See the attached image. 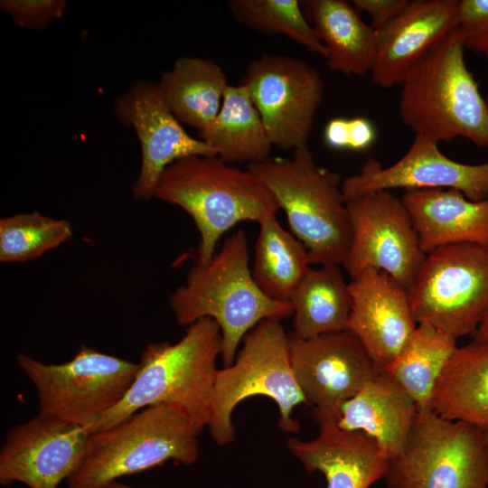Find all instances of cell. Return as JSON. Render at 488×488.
<instances>
[{
  "label": "cell",
  "instance_id": "obj_1",
  "mask_svg": "<svg viewBox=\"0 0 488 488\" xmlns=\"http://www.w3.org/2000/svg\"><path fill=\"white\" fill-rule=\"evenodd\" d=\"M222 339L211 318L187 326L176 343H152L140 354L137 372L123 399L86 430L99 432L114 427L148 406L172 403L190 416L200 435L208 426L212 401L217 359Z\"/></svg>",
  "mask_w": 488,
  "mask_h": 488
},
{
  "label": "cell",
  "instance_id": "obj_2",
  "mask_svg": "<svg viewBox=\"0 0 488 488\" xmlns=\"http://www.w3.org/2000/svg\"><path fill=\"white\" fill-rule=\"evenodd\" d=\"M169 305L180 325L187 327L205 317L218 324L224 366L233 362L238 347L258 323L293 315L289 302L269 298L255 282L242 230L229 237L208 263L192 267L185 282L170 296Z\"/></svg>",
  "mask_w": 488,
  "mask_h": 488
},
{
  "label": "cell",
  "instance_id": "obj_3",
  "mask_svg": "<svg viewBox=\"0 0 488 488\" xmlns=\"http://www.w3.org/2000/svg\"><path fill=\"white\" fill-rule=\"evenodd\" d=\"M465 51L457 27L415 63L400 84L399 115L415 136L437 144L464 137L488 148V104Z\"/></svg>",
  "mask_w": 488,
  "mask_h": 488
},
{
  "label": "cell",
  "instance_id": "obj_4",
  "mask_svg": "<svg viewBox=\"0 0 488 488\" xmlns=\"http://www.w3.org/2000/svg\"><path fill=\"white\" fill-rule=\"evenodd\" d=\"M155 197L182 208L200 233L195 264L208 263L225 232L244 221L258 223L280 209L269 189L249 170L213 155L180 158L162 173Z\"/></svg>",
  "mask_w": 488,
  "mask_h": 488
},
{
  "label": "cell",
  "instance_id": "obj_5",
  "mask_svg": "<svg viewBox=\"0 0 488 488\" xmlns=\"http://www.w3.org/2000/svg\"><path fill=\"white\" fill-rule=\"evenodd\" d=\"M247 169L273 193L312 265L344 263L351 225L337 173L318 165L308 146L295 150L290 158L269 157Z\"/></svg>",
  "mask_w": 488,
  "mask_h": 488
},
{
  "label": "cell",
  "instance_id": "obj_6",
  "mask_svg": "<svg viewBox=\"0 0 488 488\" xmlns=\"http://www.w3.org/2000/svg\"><path fill=\"white\" fill-rule=\"evenodd\" d=\"M198 436L182 407L148 406L110 428L89 434L84 458L65 483L68 488H92L168 460L192 465L199 455Z\"/></svg>",
  "mask_w": 488,
  "mask_h": 488
},
{
  "label": "cell",
  "instance_id": "obj_7",
  "mask_svg": "<svg viewBox=\"0 0 488 488\" xmlns=\"http://www.w3.org/2000/svg\"><path fill=\"white\" fill-rule=\"evenodd\" d=\"M289 344L280 321L263 320L246 334L233 362L218 369L207 427L219 446L234 440L232 412L239 402L254 396L275 401L280 429L286 433L299 431L300 425L292 413L305 400L294 376Z\"/></svg>",
  "mask_w": 488,
  "mask_h": 488
},
{
  "label": "cell",
  "instance_id": "obj_8",
  "mask_svg": "<svg viewBox=\"0 0 488 488\" xmlns=\"http://www.w3.org/2000/svg\"><path fill=\"white\" fill-rule=\"evenodd\" d=\"M16 361L36 390L39 413L86 429L123 399L138 369L137 362L87 345L60 364L23 352Z\"/></svg>",
  "mask_w": 488,
  "mask_h": 488
},
{
  "label": "cell",
  "instance_id": "obj_9",
  "mask_svg": "<svg viewBox=\"0 0 488 488\" xmlns=\"http://www.w3.org/2000/svg\"><path fill=\"white\" fill-rule=\"evenodd\" d=\"M389 488H488V449L477 427L418 409L408 442L389 461Z\"/></svg>",
  "mask_w": 488,
  "mask_h": 488
},
{
  "label": "cell",
  "instance_id": "obj_10",
  "mask_svg": "<svg viewBox=\"0 0 488 488\" xmlns=\"http://www.w3.org/2000/svg\"><path fill=\"white\" fill-rule=\"evenodd\" d=\"M408 293L418 324L455 339L473 335L488 314V248L455 244L427 253Z\"/></svg>",
  "mask_w": 488,
  "mask_h": 488
},
{
  "label": "cell",
  "instance_id": "obj_11",
  "mask_svg": "<svg viewBox=\"0 0 488 488\" xmlns=\"http://www.w3.org/2000/svg\"><path fill=\"white\" fill-rule=\"evenodd\" d=\"M239 83L247 87L273 146H307L324 90L314 67L287 55L263 54L249 61Z\"/></svg>",
  "mask_w": 488,
  "mask_h": 488
},
{
  "label": "cell",
  "instance_id": "obj_12",
  "mask_svg": "<svg viewBox=\"0 0 488 488\" xmlns=\"http://www.w3.org/2000/svg\"><path fill=\"white\" fill-rule=\"evenodd\" d=\"M346 206L351 242L343 266L351 278L375 268L408 290L426 254L402 200L379 191L348 200Z\"/></svg>",
  "mask_w": 488,
  "mask_h": 488
},
{
  "label": "cell",
  "instance_id": "obj_13",
  "mask_svg": "<svg viewBox=\"0 0 488 488\" xmlns=\"http://www.w3.org/2000/svg\"><path fill=\"white\" fill-rule=\"evenodd\" d=\"M289 339L294 376L318 424L336 422L342 405L380 371L348 329Z\"/></svg>",
  "mask_w": 488,
  "mask_h": 488
},
{
  "label": "cell",
  "instance_id": "obj_14",
  "mask_svg": "<svg viewBox=\"0 0 488 488\" xmlns=\"http://www.w3.org/2000/svg\"><path fill=\"white\" fill-rule=\"evenodd\" d=\"M89 433L42 413L7 431L0 451V484L57 488L80 467Z\"/></svg>",
  "mask_w": 488,
  "mask_h": 488
},
{
  "label": "cell",
  "instance_id": "obj_15",
  "mask_svg": "<svg viewBox=\"0 0 488 488\" xmlns=\"http://www.w3.org/2000/svg\"><path fill=\"white\" fill-rule=\"evenodd\" d=\"M114 108L119 121L135 129L140 144L141 165L132 188L136 200L155 196L162 173L174 161L189 155H216L206 143L184 130L157 83L135 82L117 99Z\"/></svg>",
  "mask_w": 488,
  "mask_h": 488
},
{
  "label": "cell",
  "instance_id": "obj_16",
  "mask_svg": "<svg viewBox=\"0 0 488 488\" xmlns=\"http://www.w3.org/2000/svg\"><path fill=\"white\" fill-rule=\"evenodd\" d=\"M403 188L455 189L474 202L488 199V162L468 164L452 160L438 144L421 136L395 164L384 167L368 159L356 174L343 180L345 201L379 191Z\"/></svg>",
  "mask_w": 488,
  "mask_h": 488
},
{
  "label": "cell",
  "instance_id": "obj_17",
  "mask_svg": "<svg viewBox=\"0 0 488 488\" xmlns=\"http://www.w3.org/2000/svg\"><path fill=\"white\" fill-rule=\"evenodd\" d=\"M352 300L347 329L383 371L400 352L418 324L408 293L387 273L367 268L349 283Z\"/></svg>",
  "mask_w": 488,
  "mask_h": 488
},
{
  "label": "cell",
  "instance_id": "obj_18",
  "mask_svg": "<svg viewBox=\"0 0 488 488\" xmlns=\"http://www.w3.org/2000/svg\"><path fill=\"white\" fill-rule=\"evenodd\" d=\"M458 0H409L407 8L376 31L371 80L381 88L400 85L411 67L458 27Z\"/></svg>",
  "mask_w": 488,
  "mask_h": 488
},
{
  "label": "cell",
  "instance_id": "obj_19",
  "mask_svg": "<svg viewBox=\"0 0 488 488\" xmlns=\"http://www.w3.org/2000/svg\"><path fill=\"white\" fill-rule=\"evenodd\" d=\"M318 425L314 438L291 437L286 447L308 473L324 474L326 488H370L384 479L390 459L372 438L360 431L343 430L336 422Z\"/></svg>",
  "mask_w": 488,
  "mask_h": 488
},
{
  "label": "cell",
  "instance_id": "obj_20",
  "mask_svg": "<svg viewBox=\"0 0 488 488\" xmlns=\"http://www.w3.org/2000/svg\"><path fill=\"white\" fill-rule=\"evenodd\" d=\"M422 251L449 245L488 248V199L474 202L455 189L406 190L401 198Z\"/></svg>",
  "mask_w": 488,
  "mask_h": 488
},
{
  "label": "cell",
  "instance_id": "obj_21",
  "mask_svg": "<svg viewBox=\"0 0 488 488\" xmlns=\"http://www.w3.org/2000/svg\"><path fill=\"white\" fill-rule=\"evenodd\" d=\"M417 413L408 392L380 371L342 405L336 425L370 436L391 460L404 449Z\"/></svg>",
  "mask_w": 488,
  "mask_h": 488
},
{
  "label": "cell",
  "instance_id": "obj_22",
  "mask_svg": "<svg viewBox=\"0 0 488 488\" xmlns=\"http://www.w3.org/2000/svg\"><path fill=\"white\" fill-rule=\"evenodd\" d=\"M304 14L325 48L329 70L344 75L371 73L376 31L344 0H301Z\"/></svg>",
  "mask_w": 488,
  "mask_h": 488
},
{
  "label": "cell",
  "instance_id": "obj_23",
  "mask_svg": "<svg viewBox=\"0 0 488 488\" xmlns=\"http://www.w3.org/2000/svg\"><path fill=\"white\" fill-rule=\"evenodd\" d=\"M430 409L488 433V341L456 347L437 380Z\"/></svg>",
  "mask_w": 488,
  "mask_h": 488
},
{
  "label": "cell",
  "instance_id": "obj_24",
  "mask_svg": "<svg viewBox=\"0 0 488 488\" xmlns=\"http://www.w3.org/2000/svg\"><path fill=\"white\" fill-rule=\"evenodd\" d=\"M157 84L177 120L199 133L218 115L230 85L225 72L215 61L198 57L177 59Z\"/></svg>",
  "mask_w": 488,
  "mask_h": 488
},
{
  "label": "cell",
  "instance_id": "obj_25",
  "mask_svg": "<svg viewBox=\"0 0 488 488\" xmlns=\"http://www.w3.org/2000/svg\"><path fill=\"white\" fill-rule=\"evenodd\" d=\"M199 136L228 164L262 162L273 146L247 87L240 83L228 86L218 115Z\"/></svg>",
  "mask_w": 488,
  "mask_h": 488
},
{
  "label": "cell",
  "instance_id": "obj_26",
  "mask_svg": "<svg viewBox=\"0 0 488 488\" xmlns=\"http://www.w3.org/2000/svg\"><path fill=\"white\" fill-rule=\"evenodd\" d=\"M288 302L295 337L309 339L347 329L352 300L339 266L311 267Z\"/></svg>",
  "mask_w": 488,
  "mask_h": 488
},
{
  "label": "cell",
  "instance_id": "obj_27",
  "mask_svg": "<svg viewBox=\"0 0 488 488\" xmlns=\"http://www.w3.org/2000/svg\"><path fill=\"white\" fill-rule=\"evenodd\" d=\"M258 225L252 277L267 296L288 302L311 268L307 249L281 226L276 214L265 217Z\"/></svg>",
  "mask_w": 488,
  "mask_h": 488
},
{
  "label": "cell",
  "instance_id": "obj_28",
  "mask_svg": "<svg viewBox=\"0 0 488 488\" xmlns=\"http://www.w3.org/2000/svg\"><path fill=\"white\" fill-rule=\"evenodd\" d=\"M456 340L429 324H418L383 371L408 392L418 409H430L434 389L457 347Z\"/></svg>",
  "mask_w": 488,
  "mask_h": 488
},
{
  "label": "cell",
  "instance_id": "obj_29",
  "mask_svg": "<svg viewBox=\"0 0 488 488\" xmlns=\"http://www.w3.org/2000/svg\"><path fill=\"white\" fill-rule=\"evenodd\" d=\"M228 8L239 24L261 33L282 34L325 57V48L305 18L298 0H230Z\"/></svg>",
  "mask_w": 488,
  "mask_h": 488
},
{
  "label": "cell",
  "instance_id": "obj_30",
  "mask_svg": "<svg viewBox=\"0 0 488 488\" xmlns=\"http://www.w3.org/2000/svg\"><path fill=\"white\" fill-rule=\"evenodd\" d=\"M70 222L38 211L19 213L0 220V260L24 262L35 259L69 240Z\"/></svg>",
  "mask_w": 488,
  "mask_h": 488
},
{
  "label": "cell",
  "instance_id": "obj_31",
  "mask_svg": "<svg viewBox=\"0 0 488 488\" xmlns=\"http://www.w3.org/2000/svg\"><path fill=\"white\" fill-rule=\"evenodd\" d=\"M67 8L64 0H2L0 9L17 26L42 30L63 16Z\"/></svg>",
  "mask_w": 488,
  "mask_h": 488
},
{
  "label": "cell",
  "instance_id": "obj_32",
  "mask_svg": "<svg viewBox=\"0 0 488 488\" xmlns=\"http://www.w3.org/2000/svg\"><path fill=\"white\" fill-rule=\"evenodd\" d=\"M458 30L465 49L488 61V0H460Z\"/></svg>",
  "mask_w": 488,
  "mask_h": 488
},
{
  "label": "cell",
  "instance_id": "obj_33",
  "mask_svg": "<svg viewBox=\"0 0 488 488\" xmlns=\"http://www.w3.org/2000/svg\"><path fill=\"white\" fill-rule=\"evenodd\" d=\"M352 4L359 14H367L371 19V26L379 31L399 16L409 0H352Z\"/></svg>",
  "mask_w": 488,
  "mask_h": 488
},
{
  "label": "cell",
  "instance_id": "obj_34",
  "mask_svg": "<svg viewBox=\"0 0 488 488\" xmlns=\"http://www.w3.org/2000/svg\"><path fill=\"white\" fill-rule=\"evenodd\" d=\"M375 127L368 118L362 117L349 118V150H366L375 142Z\"/></svg>",
  "mask_w": 488,
  "mask_h": 488
},
{
  "label": "cell",
  "instance_id": "obj_35",
  "mask_svg": "<svg viewBox=\"0 0 488 488\" xmlns=\"http://www.w3.org/2000/svg\"><path fill=\"white\" fill-rule=\"evenodd\" d=\"M324 141L332 149H348L349 118L335 117L329 120L324 129Z\"/></svg>",
  "mask_w": 488,
  "mask_h": 488
},
{
  "label": "cell",
  "instance_id": "obj_36",
  "mask_svg": "<svg viewBox=\"0 0 488 488\" xmlns=\"http://www.w3.org/2000/svg\"><path fill=\"white\" fill-rule=\"evenodd\" d=\"M473 337L475 341H488V314L480 324Z\"/></svg>",
  "mask_w": 488,
  "mask_h": 488
},
{
  "label": "cell",
  "instance_id": "obj_37",
  "mask_svg": "<svg viewBox=\"0 0 488 488\" xmlns=\"http://www.w3.org/2000/svg\"><path fill=\"white\" fill-rule=\"evenodd\" d=\"M92 488H136V487H131V486L126 485V484L118 482L117 480H112V481L104 483L102 484H99V485L92 487Z\"/></svg>",
  "mask_w": 488,
  "mask_h": 488
},
{
  "label": "cell",
  "instance_id": "obj_38",
  "mask_svg": "<svg viewBox=\"0 0 488 488\" xmlns=\"http://www.w3.org/2000/svg\"><path fill=\"white\" fill-rule=\"evenodd\" d=\"M483 434H484L485 444H486V446H487V449H488V433H483Z\"/></svg>",
  "mask_w": 488,
  "mask_h": 488
},
{
  "label": "cell",
  "instance_id": "obj_39",
  "mask_svg": "<svg viewBox=\"0 0 488 488\" xmlns=\"http://www.w3.org/2000/svg\"><path fill=\"white\" fill-rule=\"evenodd\" d=\"M485 99H486V102H487V104H488V94L486 95Z\"/></svg>",
  "mask_w": 488,
  "mask_h": 488
}]
</instances>
